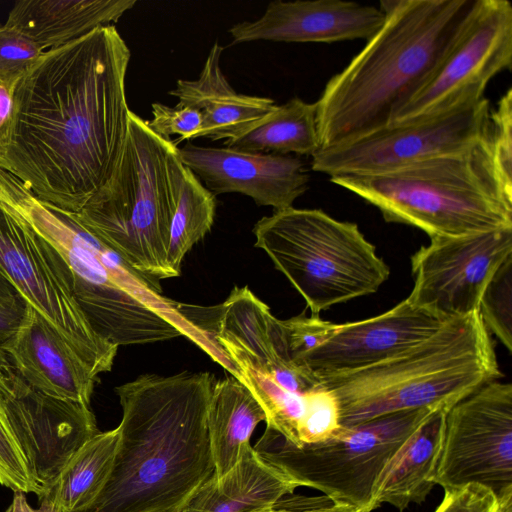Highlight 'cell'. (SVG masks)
<instances>
[{
    "mask_svg": "<svg viewBox=\"0 0 512 512\" xmlns=\"http://www.w3.org/2000/svg\"><path fill=\"white\" fill-rule=\"evenodd\" d=\"M130 58L114 25L45 51L16 84L0 168L42 201L80 212L110 179L126 140Z\"/></svg>",
    "mask_w": 512,
    "mask_h": 512,
    "instance_id": "cell-1",
    "label": "cell"
},
{
    "mask_svg": "<svg viewBox=\"0 0 512 512\" xmlns=\"http://www.w3.org/2000/svg\"><path fill=\"white\" fill-rule=\"evenodd\" d=\"M208 372L144 374L115 388L122 408L110 475L78 512H180L214 474Z\"/></svg>",
    "mask_w": 512,
    "mask_h": 512,
    "instance_id": "cell-2",
    "label": "cell"
},
{
    "mask_svg": "<svg viewBox=\"0 0 512 512\" xmlns=\"http://www.w3.org/2000/svg\"><path fill=\"white\" fill-rule=\"evenodd\" d=\"M476 4L477 0L380 1L383 26L330 78L315 102L320 149L388 126L439 65Z\"/></svg>",
    "mask_w": 512,
    "mask_h": 512,
    "instance_id": "cell-3",
    "label": "cell"
},
{
    "mask_svg": "<svg viewBox=\"0 0 512 512\" xmlns=\"http://www.w3.org/2000/svg\"><path fill=\"white\" fill-rule=\"evenodd\" d=\"M0 201L59 252L69 268L81 312L104 341L117 347L179 336L200 341L202 330L184 317L179 304L161 295L153 280L129 266L74 213L42 201L1 168Z\"/></svg>",
    "mask_w": 512,
    "mask_h": 512,
    "instance_id": "cell-4",
    "label": "cell"
},
{
    "mask_svg": "<svg viewBox=\"0 0 512 512\" xmlns=\"http://www.w3.org/2000/svg\"><path fill=\"white\" fill-rule=\"evenodd\" d=\"M501 376L491 334L477 310L446 321L392 358L318 381L337 400L340 426L352 427L399 411L449 410Z\"/></svg>",
    "mask_w": 512,
    "mask_h": 512,
    "instance_id": "cell-5",
    "label": "cell"
},
{
    "mask_svg": "<svg viewBox=\"0 0 512 512\" xmlns=\"http://www.w3.org/2000/svg\"><path fill=\"white\" fill-rule=\"evenodd\" d=\"M330 181L378 208L386 222L416 227L430 238L512 228V188L498 173L490 134L461 153Z\"/></svg>",
    "mask_w": 512,
    "mask_h": 512,
    "instance_id": "cell-6",
    "label": "cell"
},
{
    "mask_svg": "<svg viewBox=\"0 0 512 512\" xmlns=\"http://www.w3.org/2000/svg\"><path fill=\"white\" fill-rule=\"evenodd\" d=\"M176 144L129 113L128 132L106 185L76 218L149 279L175 277L167 263L173 192L167 158Z\"/></svg>",
    "mask_w": 512,
    "mask_h": 512,
    "instance_id": "cell-7",
    "label": "cell"
},
{
    "mask_svg": "<svg viewBox=\"0 0 512 512\" xmlns=\"http://www.w3.org/2000/svg\"><path fill=\"white\" fill-rule=\"evenodd\" d=\"M252 231L254 246L286 276L312 315L377 292L390 274L356 223L320 209L292 206L274 211Z\"/></svg>",
    "mask_w": 512,
    "mask_h": 512,
    "instance_id": "cell-8",
    "label": "cell"
},
{
    "mask_svg": "<svg viewBox=\"0 0 512 512\" xmlns=\"http://www.w3.org/2000/svg\"><path fill=\"white\" fill-rule=\"evenodd\" d=\"M434 410L399 411L356 426H341L325 441L301 446L266 427L253 448L298 487L321 491L333 503L356 512H371L373 491L380 474Z\"/></svg>",
    "mask_w": 512,
    "mask_h": 512,
    "instance_id": "cell-9",
    "label": "cell"
},
{
    "mask_svg": "<svg viewBox=\"0 0 512 512\" xmlns=\"http://www.w3.org/2000/svg\"><path fill=\"white\" fill-rule=\"evenodd\" d=\"M0 271L98 377L118 347L100 338L81 312L69 268L54 246L0 201Z\"/></svg>",
    "mask_w": 512,
    "mask_h": 512,
    "instance_id": "cell-10",
    "label": "cell"
},
{
    "mask_svg": "<svg viewBox=\"0 0 512 512\" xmlns=\"http://www.w3.org/2000/svg\"><path fill=\"white\" fill-rule=\"evenodd\" d=\"M490 101L472 92L451 107L390 124L357 139L320 149L311 168L330 177L393 171L430 158L467 151L490 134Z\"/></svg>",
    "mask_w": 512,
    "mask_h": 512,
    "instance_id": "cell-11",
    "label": "cell"
},
{
    "mask_svg": "<svg viewBox=\"0 0 512 512\" xmlns=\"http://www.w3.org/2000/svg\"><path fill=\"white\" fill-rule=\"evenodd\" d=\"M444 491L477 484L499 497L512 488V385L491 381L445 417L434 475Z\"/></svg>",
    "mask_w": 512,
    "mask_h": 512,
    "instance_id": "cell-12",
    "label": "cell"
},
{
    "mask_svg": "<svg viewBox=\"0 0 512 512\" xmlns=\"http://www.w3.org/2000/svg\"><path fill=\"white\" fill-rule=\"evenodd\" d=\"M512 65V5L477 0L461 32L427 80L395 112L390 124L445 110ZM389 124V125H390Z\"/></svg>",
    "mask_w": 512,
    "mask_h": 512,
    "instance_id": "cell-13",
    "label": "cell"
},
{
    "mask_svg": "<svg viewBox=\"0 0 512 512\" xmlns=\"http://www.w3.org/2000/svg\"><path fill=\"white\" fill-rule=\"evenodd\" d=\"M0 409L43 494L70 458L100 432L90 406L53 398L34 388L1 345Z\"/></svg>",
    "mask_w": 512,
    "mask_h": 512,
    "instance_id": "cell-14",
    "label": "cell"
},
{
    "mask_svg": "<svg viewBox=\"0 0 512 512\" xmlns=\"http://www.w3.org/2000/svg\"><path fill=\"white\" fill-rule=\"evenodd\" d=\"M512 256V228L434 236L411 256L414 286L407 299L444 319L478 310L497 268Z\"/></svg>",
    "mask_w": 512,
    "mask_h": 512,
    "instance_id": "cell-15",
    "label": "cell"
},
{
    "mask_svg": "<svg viewBox=\"0 0 512 512\" xmlns=\"http://www.w3.org/2000/svg\"><path fill=\"white\" fill-rule=\"evenodd\" d=\"M181 162L204 181L214 195L240 193L274 211L292 207L309 186L310 176L298 157L258 153L191 143L177 147Z\"/></svg>",
    "mask_w": 512,
    "mask_h": 512,
    "instance_id": "cell-16",
    "label": "cell"
},
{
    "mask_svg": "<svg viewBox=\"0 0 512 512\" xmlns=\"http://www.w3.org/2000/svg\"><path fill=\"white\" fill-rule=\"evenodd\" d=\"M446 321L406 298L380 315L338 324L334 335L303 363L317 378L366 368L425 340Z\"/></svg>",
    "mask_w": 512,
    "mask_h": 512,
    "instance_id": "cell-17",
    "label": "cell"
},
{
    "mask_svg": "<svg viewBox=\"0 0 512 512\" xmlns=\"http://www.w3.org/2000/svg\"><path fill=\"white\" fill-rule=\"evenodd\" d=\"M385 21L379 7L343 0H275L256 21L234 24L232 45L258 41L333 43L374 36Z\"/></svg>",
    "mask_w": 512,
    "mask_h": 512,
    "instance_id": "cell-18",
    "label": "cell"
},
{
    "mask_svg": "<svg viewBox=\"0 0 512 512\" xmlns=\"http://www.w3.org/2000/svg\"><path fill=\"white\" fill-rule=\"evenodd\" d=\"M1 347L40 392L90 406L98 377L31 305L18 330Z\"/></svg>",
    "mask_w": 512,
    "mask_h": 512,
    "instance_id": "cell-19",
    "label": "cell"
},
{
    "mask_svg": "<svg viewBox=\"0 0 512 512\" xmlns=\"http://www.w3.org/2000/svg\"><path fill=\"white\" fill-rule=\"evenodd\" d=\"M223 47L215 42L196 80L179 79L169 92L178 103L198 110L203 116L195 138H237L259 124L276 107L269 97L237 93L220 67Z\"/></svg>",
    "mask_w": 512,
    "mask_h": 512,
    "instance_id": "cell-20",
    "label": "cell"
},
{
    "mask_svg": "<svg viewBox=\"0 0 512 512\" xmlns=\"http://www.w3.org/2000/svg\"><path fill=\"white\" fill-rule=\"evenodd\" d=\"M135 4L136 0H21L14 3L6 24L48 51L112 25Z\"/></svg>",
    "mask_w": 512,
    "mask_h": 512,
    "instance_id": "cell-21",
    "label": "cell"
},
{
    "mask_svg": "<svg viewBox=\"0 0 512 512\" xmlns=\"http://www.w3.org/2000/svg\"><path fill=\"white\" fill-rule=\"evenodd\" d=\"M447 411H432L390 459L375 484L372 510L388 503L402 512L425 501L435 485Z\"/></svg>",
    "mask_w": 512,
    "mask_h": 512,
    "instance_id": "cell-22",
    "label": "cell"
},
{
    "mask_svg": "<svg viewBox=\"0 0 512 512\" xmlns=\"http://www.w3.org/2000/svg\"><path fill=\"white\" fill-rule=\"evenodd\" d=\"M296 488V483L249 444L234 468L221 477L214 473L180 512H254L293 494Z\"/></svg>",
    "mask_w": 512,
    "mask_h": 512,
    "instance_id": "cell-23",
    "label": "cell"
},
{
    "mask_svg": "<svg viewBox=\"0 0 512 512\" xmlns=\"http://www.w3.org/2000/svg\"><path fill=\"white\" fill-rule=\"evenodd\" d=\"M262 421H266L265 411L246 385L232 375L215 382L207 427L217 477L234 468Z\"/></svg>",
    "mask_w": 512,
    "mask_h": 512,
    "instance_id": "cell-24",
    "label": "cell"
},
{
    "mask_svg": "<svg viewBox=\"0 0 512 512\" xmlns=\"http://www.w3.org/2000/svg\"><path fill=\"white\" fill-rule=\"evenodd\" d=\"M173 192L167 263L178 277L184 256L211 230L216 212L215 195L178 157L177 147L167 158Z\"/></svg>",
    "mask_w": 512,
    "mask_h": 512,
    "instance_id": "cell-25",
    "label": "cell"
},
{
    "mask_svg": "<svg viewBox=\"0 0 512 512\" xmlns=\"http://www.w3.org/2000/svg\"><path fill=\"white\" fill-rule=\"evenodd\" d=\"M118 440V427L94 435L70 458L39 501H47L56 512H78L88 507L110 475Z\"/></svg>",
    "mask_w": 512,
    "mask_h": 512,
    "instance_id": "cell-26",
    "label": "cell"
},
{
    "mask_svg": "<svg viewBox=\"0 0 512 512\" xmlns=\"http://www.w3.org/2000/svg\"><path fill=\"white\" fill-rule=\"evenodd\" d=\"M225 144L240 151L312 157L320 149L316 104L294 97L276 105L254 128Z\"/></svg>",
    "mask_w": 512,
    "mask_h": 512,
    "instance_id": "cell-27",
    "label": "cell"
},
{
    "mask_svg": "<svg viewBox=\"0 0 512 512\" xmlns=\"http://www.w3.org/2000/svg\"><path fill=\"white\" fill-rule=\"evenodd\" d=\"M272 316L248 287H234L219 306L213 337L230 342L254 368L266 371L276 363L269 334Z\"/></svg>",
    "mask_w": 512,
    "mask_h": 512,
    "instance_id": "cell-28",
    "label": "cell"
},
{
    "mask_svg": "<svg viewBox=\"0 0 512 512\" xmlns=\"http://www.w3.org/2000/svg\"><path fill=\"white\" fill-rule=\"evenodd\" d=\"M337 328V323L325 321L318 315L307 317L302 313L287 320L272 316L269 334L275 365L288 363L306 367L304 357L329 340Z\"/></svg>",
    "mask_w": 512,
    "mask_h": 512,
    "instance_id": "cell-29",
    "label": "cell"
},
{
    "mask_svg": "<svg viewBox=\"0 0 512 512\" xmlns=\"http://www.w3.org/2000/svg\"><path fill=\"white\" fill-rule=\"evenodd\" d=\"M489 333L512 350V256L507 258L488 281L478 306Z\"/></svg>",
    "mask_w": 512,
    "mask_h": 512,
    "instance_id": "cell-30",
    "label": "cell"
},
{
    "mask_svg": "<svg viewBox=\"0 0 512 512\" xmlns=\"http://www.w3.org/2000/svg\"><path fill=\"white\" fill-rule=\"evenodd\" d=\"M305 409L298 428L299 446L325 441L341 427L335 396L321 384L305 393Z\"/></svg>",
    "mask_w": 512,
    "mask_h": 512,
    "instance_id": "cell-31",
    "label": "cell"
},
{
    "mask_svg": "<svg viewBox=\"0 0 512 512\" xmlns=\"http://www.w3.org/2000/svg\"><path fill=\"white\" fill-rule=\"evenodd\" d=\"M0 484L15 491L43 494L11 427L0 409Z\"/></svg>",
    "mask_w": 512,
    "mask_h": 512,
    "instance_id": "cell-32",
    "label": "cell"
},
{
    "mask_svg": "<svg viewBox=\"0 0 512 512\" xmlns=\"http://www.w3.org/2000/svg\"><path fill=\"white\" fill-rule=\"evenodd\" d=\"M44 52L18 29L0 24L1 80L18 82Z\"/></svg>",
    "mask_w": 512,
    "mask_h": 512,
    "instance_id": "cell-33",
    "label": "cell"
},
{
    "mask_svg": "<svg viewBox=\"0 0 512 512\" xmlns=\"http://www.w3.org/2000/svg\"><path fill=\"white\" fill-rule=\"evenodd\" d=\"M493 159L504 183L512 188V89L498 100L490 113Z\"/></svg>",
    "mask_w": 512,
    "mask_h": 512,
    "instance_id": "cell-34",
    "label": "cell"
},
{
    "mask_svg": "<svg viewBox=\"0 0 512 512\" xmlns=\"http://www.w3.org/2000/svg\"><path fill=\"white\" fill-rule=\"evenodd\" d=\"M202 114L191 107L177 103L174 107L159 102L152 104V119L146 121L147 126L162 138L179 135L181 140L195 139L201 130Z\"/></svg>",
    "mask_w": 512,
    "mask_h": 512,
    "instance_id": "cell-35",
    "label": "cell"
},
{
    "mask_svg": "<svg viewBox=\"0 0 512 512\" xmlns=\"http://www.w3.org/2000/svg\"><path fill=\"white\" fill-rule=\"evenodd\" d=\"M495 495L487 488L470 484L445 491L444 498L434 512H494Z\"/></svg>",
    "mask_w": 512,
    "mask_h": 512,
    "instance_id": "cell-36",
    "label": "cell"
},
{
    "mask_svg": "<svg viewBox=\"0 0 512 512\" xmlns=\"http://www.w3.org/2000/svg\"><path fill=\"white\" fill-rule=\"evenodd\" d=\"M254 512H356V510L335 504L326 496L291 494Z\"/></svg>",
    "mask_w": 512,
    "mask_h": 512,
    "instance_id": "cell-37",
    "label": "cell"
},
{
    "mask_svg": "<svg viewBox=\"0 0 512 512\" xmlns=\"http://www.w3.org/2000/svg\"><path fill=\"white\" fill-rule=\"evenodd\" d=\"M17 82L0 79V154L10 143L16 118L15 88Z\"/></svg>",
    "mask_w": 512,
    "mask_h": 512,
    "instance_id": "cell-38",
    "label": "cell"
},
{
    "mask_svg": "<svg viewBox=\"0 0 512 512\" xmlns=\"http://www.w3.org/2000/svg\"><path fill=\"white\" fill-rule=\"evenodd\" d=\"M28 302L20 295L0 301V345L11 338L26 317Z\"/></svg>",
    "mask_w": 512,
    "mask_h": 512,
    "instance_id": "cell-39",
    "label": "cell"
},
{
    "mask_svg": "<svg viewBox=\"0 0 512 512\" xmlns=\"http://www.w3.org/2000/svg\"><path fill=\"white\" fill-rule=\"evenodd\" d=\"M38 508H33L27 501L24 492L15 491L13 499L5 512H56L53 506L45 500H41Z\"/></svg>",
    "mask_w": 512,
    "mask_h": 512,
    "instance_id": "cell-40",
    "label": "cell"
},
{
    "mask_svg": "<svg viewBox=\"0 0 512 512\" xmlns=\"http://www.w3.org/2000/svg\"><path fill=\"white\" fill-rule=\"evenodd\" d=\"M18 294L16 288L0 271V301H7Z\"/></svg>",
    "mask_w": 512,
    "mask_h": 512,
    "instance_id": "cell-41",
    "label": "cell"
},
{
    "mask_svg": "<svg viewBox=\"0 0 512 512\" xmlns=\"http://www.w3.org/2000/svg\"><path fill=\"white\" fill-rule=\"evenodd\" d=\"M494 512H512V488L496 498Z\"/></svg>",
    "mask_w": 512,
    "mask_h": 512,
    "instance_id": "cell-42",
    "label": "cell"
}]
</instances>
